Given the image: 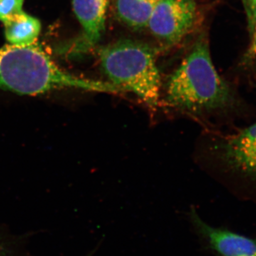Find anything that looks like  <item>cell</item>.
<instances>
[{"label": "cell", "instance_id": "12", "mask_svg": "<svg viewBox=\"0 0 256 256\" xmlns=\"http://www.w3.org/2000/svg\"><path fill=\"white\" fill-rule=\"evenodd\" d=\"M0 256H11L9 248L0 240Z\"/></svg>", "mask_w": 256, "mask_h": 256}, {"label": "cell", "instance_id": "13", "mask_svg": "<svg viewBox=\"0 0 256 256\" xmlns=\"http://www.w3.org/2000/svg\"><path fill=\"white\" fill-rule=\"evenodd\" d=\"M248 1L250 2V5H252V13H254L256 8V0H248Z\"/></svg>", "mask_w": 256, "mask_h": 256}, {"label": "cell", "instance_id": "6", "mask_svg": "<svg viewBox=\"0 0 256 256\" xmlns=\"http://www.w3.org/2000/svg\"><path fill=\"white\" fill-rule=\"evenodd\" d=\"M192 228L200 242L220 256H256V240L206 224L194 207L188 213Z\"/></svg>", "mask_w": 256, "mask_h": 256}, {"label": "cell", "instance_id": "14", "mask_svg": "<svg viewBox=\"0 0 256 256\" xmlns=\"http://www.w3.org/2000/svg\"></svg>", "mask_w": 256, "mask_h": 256}, {"label": "cell", "instance_id": "4", "mask_svg": "<svg viewBox=\"0 0 256 256\" xmlns=\"http://www.w3.org/2000/svg\"><path fill=\"white\" fill-rule=\"evenodd\" d=\"M196 16V5L192 0H159L146 28L160 41L175 44L192 30Z\"/></svg>", "mask_w": 256, "mask_h": 256}, {"label": "cell", "instance_id": "11", "mask_svg": "<svg viewBox=\"0 0 256 256\" xmlns=\"http://www.w3.org/2000/svg\"><path fill=\"white\" fill-rule=\"evenodd\" d=\"M254 16L252 18L254 22H252V41H250V46H249L248 50V57L249 58H254L256 56V8L254 12Z\"/></svg>", "mask_w": 256, "mask_h": 256}, {"label": "cell", "instance_id": "3", "mask_svg": "<svg viewBox=\"0 0 256 256\" xmlns=\"http://www.w3.org/2000/svg\"><path fill=\"white\" fill-rule=\"evenodd\" d=\"M107 82L121 92L136 96L152 110L161 105L162 80L150 46L133 40H120L98 50Z\"/></svg>", "mask_w": 256, "mask_h": 256}, {"label": "cell", "instance_id": "8", "mask_svg": "<svg viewBox=\"0 0 256 256\" xmlns=\"http://www.w3.org/2000/svg\"><path fill=\"white\" fill-rule=\"evenodd\" d=\"M159 0H114V12L120 21L134 30L148 26Z\"/></svg>", "mask_w": 256, "mask_h": 256}, {"label": "cell", "instance_id": "1", "mask_svg": "<svg viewBox=\"0 0 256 256\" xmlns=\"http://www.w3.org/2000/svg\"><path fill=\"white\" fill-rule=\"evenodd\" d=\"M233 88L220 76L206 40H200L162 85L161 104L195 118L233 110L238 106Z\"/></svg>", "mask_w": 256, "mask_h": 256}, {"label": "cell", "instance_id": "7", "mask_svg": "<svg viewBox=\"0 0 256 256\" xmlns=\"http://www.w3.org/2000/svg\"><path fill=\"white\" fill-rule=\"evenodd\" d=\"M109 0H72L74 13L82 28V36L74 53H82L98 43L106 30Z\"/></svg>", "mask_w": 256, "mask_h": 256}, {"label": "cell", "instance_id": "9", "mask_svg": "<svg viewBox=\"0 0 256 256\" xmlns=\"http://www.w3.org/2000/svg\"><path fill=\"white\" fill-rule=\"evenodd\" d=\"M4 34L10 44L25 46L37 42L42 30L38 18L24 12L22 14L4 24Z\"/></svg>", "mask_w": 256, "mask_h": 256}, {"label": "cell", "instance_id": "5", "mask_svg": "<svg viewBox=\"0 0 256 256\" xmlns=\"http://www.w3.org/2000/svg\"><path fill=\"white\" fill-rule=\"evenodd\" d=\"M216 149L218 159L228 170L256 182V122L224 137Z\"/></svg>", "mask_w": 256, "mask_h": 256}, {"label": "cell", "instance_id": "2", "mask_svg": "<svg viewBox=\"0 0 256 256\" xmlns=\"http://www.w3.org/2000/svg\"><path fill=\"white\" fill-rule=\"evenodd\" d=\"M0 88L24 96H38L60 89L114 92L107 82L90 80L58 66L38 43L0 48Z\"/></svg>", "mask_w": 256, "mask_h": 256}, {"label": "cell", "instance_id": "10", "mask_svg": "<svg viewBox=\"0 0 256 256\" xmlns=\"http://www.w3.org/2000/svg\"><path fill=\"white\" fill-rule=\"evenodd\" d=\"M24 2V0H0V22L5 24L22 14Z\"/></svg>", "mask_w": 256, "mask_h": 256}]
</instances>
